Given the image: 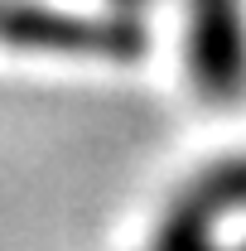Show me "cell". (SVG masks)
<instances>
[{"label": "cell", "instance_id": "1", "mask_svg": "<svg viewBox=\"0 0 246 251\" xmlns=\"http://www.w3.org/2000/svg\"><path fill=\"white\" fill-rule=\"evenodd\" d=\"M0 44L39 49V53H97V58H135L145 53V29L116 15H73L29 0H0Z\"/></svg>", "mask_w": 246, "mask_h": 251}, {"label": "cell", "instance_id": "2", "mask_svg": "<svg viewBox=\"0 0 246 251\" xmlns=\"http://www.w3.org/2000/svg\"><path fill=\"white\" fill-rule=\"evenodd\" d=\"M188 5V73L208 97L246 87V25L242 0H184Z\"/></svg>", "mask_w": 246, "mask_h": 251}, {"label": "cell", "instance_id": "3", "mask_svg": "<svg viewBox=\"0 0 246 251\" xmlns=\"http://www.w3.org/2000/svg\"><path fill=\"white\" fill-rule=\"evenodd\" d=\"M179 203L193 208V213H203V218H213V222L222 218V213H232V208H246V155L203 169V174L184 188Z\"/></svg>", "mask_w": 246, "mask_h": 251}, {"label": "cell", "instance_id": "4", "mask_svg": "<svg viewBox=\"0 0 246 251\" xmlns=\"http://www.w3.org/2000/svg\"><path fill=\"white\" fill-rule=\"evenodd\" d=\"M159 251H217L213 218H203V213H193L184 203H174V213H169L164 232H159Z\"/></svg>", "mask_w": 246, "mask_h": 251}, {"label": "cell", "instance_id": "5", "mask_svg": "<svg viewBox=\"0 0 246 251\" xmlns=\"http://www.w3.org/2000/svg\"><path fill=\"white\" fill-rule=\"evenodd\" d=\"M116 5H140V0H116Z\"/></svg>", "mask_w": 246, "mask_h": 251}]
</instances>
